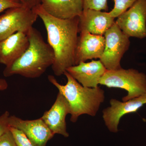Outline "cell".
Segmentation results:
<instances>
[{
    "label": "cell",
    "instance_id": "obj_1",
    "mask_svg": "<svg viewBox=\"0 0 146 146\" xmlns=\"http://www.w3.org/2000/svg\"><path fill=\"white\" fill-rule=\"evenodd\" d=\"M44 25L48 43L54 54L52 65L55 75L60 76L67 69L76 65V53L78 41L79 17L61 20L46 12L41 4L33 8Z\"/></svg>",
    "mask_w": 146,
    "mask_h": 146
},
{
    "label": "cell",
    "instance_id": "obj_2",
    "mask_svg": "<svg viewBox=\"0 0 146 146\" xmlns=\"http://www.w3.org/2000/svg\"><path fill=\"white\" fill-rule=\"evenodd\" d=\"M27 35L28 48L13 63L6 66L3 72L5 77L18 75L27 78H38L53 64L54 52L41 33L33 27Z\"/></svg>",
    "mask_w": 146,
    "mask_h": 146
},
{
    "label": "cell",
    "instance_id": "obj_3",
    "mask_svg": "<svg viewBox=\"0 0 146 146\" xmlns=\"http://www.w3.org/2000/svg\"><path fill=\"white\" fill-rule=\"evenodd\" d=\"M63 74L67 79L65 85L60 84L54 76L49 75L48 78L68 101L70 109L71 121L76 123L82 115L95 117L104 101V90L99 86L89 88L82 86L67 71Z\"/></svg>",
    "mask_w": 146,
    "mask_h": 146
},
{
    "label": "cell",
    "instance_id": "obj_4",
    "mask_svg": "<svg viewBox=\"0 0 146 146\" xmlns=\"http://www.w3.org/2000/svg\"><path fill=\"white\" fill-rule=\"evenodd\" d=\"M99 84L108 88L124 89L127 94L122 100L127 101L146 93V75L132 68L107 70L100 79Z\"/></svg>",
    "mask_w": 146,
    "mask_h": 146
},
{
    "label": "cell",
    "instance_id": "obj_5",
    "mask_svg": "<svg viewBox=\"0 0 146 146\" xmlns=\"http://www.w3.org/2000/svg\"><path fill=\"white\" fill-rule=\"evenodd\" d=\"M104 36V49L100 60L108 70L121 68V60L130 46L129 37L123 32L115 22L106 32Z\"/></svg>",
    "mask_w": 146,
    "mask_h": 146
},
{
    "label": "cell",
    "instance_id": "obj_6",
    "mask_svg": "<svg viewBox=\"0 0 146 146\" xmlns=\"http://www.w3.org/2000/svg\"><path fill=\"white\" fill-rule=\"evenodd\" d=\"M38 16L24 6L9 9L0 15V41L18 32L27 33Z\"/></svg>",
    "mask_w": 146,
    "mask_h": 146
},
{
    "label": "cell",
    "instance_id": "obj_7",
    "mask_svg": "<svg viewBox=\"0 0 146 146\" xmlns=\"http://www.w3.org/2000/svg\"><path fill=\"white\" fill-rule=\"evenodd\" d=\"M115 23L129 37H146V0H137L117 18Z\"/></svg>",
    "mask_w": 146,
    "mask_h": 146
},
{
    "label": "cell",
    "instance_id": "obj_8",
    "mask_svg": "<svg viewBox=\"0 0 146 146\" xmlns=\"http://www.w3.org/2000/svg\"><path fill=\"white\" fill-rule=\"evenodd\" d=\"M110 106L103 110L102 117L108 130L116 133L118 131V125L123 116L137 112L146 104V93L127 101L122 102L112 99L110 101Z\"/></svg>",
    "mask_w": 146,
    "mask_h": 146
},
{
    "label": "cell",
    "instance_id": "obj_9",
    "mask_svg": "<svg viewBox=\"0 0 146 146\" xmlns=\"http://www.w3.org/2000/svg\"><path fill=\"white\" fill-rule=\"evenodd\" d=\"M9 125L22 131L34 146H46L54 136L41 118L25 120L14 115L10 116Z\"/></svg>",
    "mask_w": 146,
    "mask_h": 146
},
{
    "label": "cell",
    "instance_id": "obj_10",
    "mask_svg": "<svg viewBox=\"0 0 146 146\" xmlns=\"http://www.w3.org/2000/svg\"><path fill=\"white\" fill-rule=\"evenodd\" d=\"M70 114V109L68 101L58 92L52 106L46 111L41 118L54 134H58L68 137L67 131L66 117Z\"/></svg>",
    "mask_w": 146,
    "mask_h": 146
},
{
    "label": "cell",
    "instance_id": "obj_11",
    "mask_svg": "<svg viewBox=\"0 0 146 146\" xmlns=\"http://www.w3.org/2000/svg\"><path fill=\"white\" fill-rule=\"evenodd\" d=\"M105 39L104 36L80 33L76 53V65L93 58H100L103 53Z\"/></svg>",
    "mask_w": 146,
    "mask_h": 146
},
{
    "label": "cell",
    "instance_id": "obj_12",
    "mask_svg": "<svg viewBox=\"0 0 146 146\" xmlns=\"http://www.w3.org/2000/svg\"><path fill=\"white\" fill-rule=\"evenodd\" d=\"M106 70L100 60H93L88 63L81 62L66 70L79 83L89 88L98 86L100 79Z\"/></svg>",
    "mask_w": 146,
    "mask_h": 146
},
{
    "label": "cell",
    "instance_id": "obj_13",
    "mask_svg": "<svg viewBox=\"0 0 146 146\" xmlns=\"http://www.w3.org/2000/svg\"><path fill=\"white\" fill-rule=\"evenodd\" d=\"M115 18L109 12L88 9L83 10L79 16V30L91 34L103 35L115 23Z\"/></svg>",
    "mask_w": 146,
    "mask_h": 146
},
{
    "label": "cell",
    "instance_id": "obj_14",
    "mask_svg": "<svg viewBox=\"0 0 146 146\" xmlns=\"http://www.w3.org/2000/svg\"><path fill=\"white\" fill-rule=\"evenodd\" d=\"M27 33L18 32L0 41V63L6 66L15 61L28 48Z\"/></svg>",
    "mask_w": 146,
    "mask_h": 146
},
{
    "label": "cell",
    "instance_id": "obj_15",
    "mask_svg": "<svg viewBox=\"0 0 146 146\" xmlns=\"http://www.w3.org/2000/svg\"><path fill=\"white\" fill-rule=\"evenodd\" d=\"M41 5L50 15L61 20L79 17L83 11L82 0H42Z\"/></svg>",
    "mask_w": 146,
    "mask_h": 146
},
{
    "label": "cell",
    "instance_id": "obj_16",
    "mask_svg": "<svg viewBox=\"0 0 146 146\" xmlns=\"http://www.w3.org/2000/svg\"><path fill=\"white\" fill-rule=\"evenodd\" d=\"M115 3L114 8L109 12L110 16L117 18L128 9L130 8L137 0H113Z\"/></svg>",
    "mask_w": 146,
    "mask_h": 146
},
{
    "label": "cell",
    "instance_id": "obj_17",
    "mask_svg": "<svg viewBox=\"0 0 146 146\" xmlns=\"http://www.w3.org/2000/svg\"><path fill=\"white\" fill-rule=\"evenodd\" d=\"M83 10L90 9L98 11L108 10V0H82Z\"/></svg>",
    "mask_w": 146,
    "mask_h": 146
},
{
    "label": "cell",
    "instance_id": "obj_18",
    "mask_svg": "<svg viewBox=\"0 0 146 146\" xmlns=\"http://www.w3.org/2000/svg\"><path fill=\"white\" fill-rule=\"evenodd\" d=\"M18 146H34L22 131L12 127H9Z\"/></svg>",
    "mask_w": 146,
    "mask_h": 146
},
{
    "label": "cell",
    "instance_id": "obj_19",
    "mask_svg": "<svg viewBox=\"0 0 146 146\" xmlns=\"http://www.w3.org/2000/svg\"><path fill=\"white\" fill-rule=\"evenodd\" d=\"M0 146H18L10 129L0 137Z\"/></svg>",
    "mask_w": 146,
    "mask_h": 146
},
{
    "label": "cell",
    "instance_id": "obj_20",
    "mask_svg": "<svg viewBox=\"0 0 146 146\" xmlns=\"http://www.w3.org/2000/svg\"><path fill=\"white\" fill-rule=\"evenodd\" d=\"M22 6L18 0H0V13L9 9Z\"/></svg>",
    "mask_w": 146,
    "mask_h": 146
},
{
    "label": "cell",
    "instance_id": "obj_21",
    "mask_svg": "<svg viewBox=\"0 0 146 146\" xmlns=\"http://www.w3.org/2000/svg\"><path fill=\"white\" fill-rule=\"evenodd\" d=\"M9 112L6 111L0 115V137L7 131L9 129V118L10 116Z\"/></svg>",
    "mask_w": 146,
    "mask_h": 146
},
{
    "label": "cell",
    "instance_id": "obj_22",
    "mask_svg": "<svg viewBox=\"0 0 146 146\" xmlns=\"http://www.w3.org/2000/svg\"><path fill=\"white\" fill-rule=\"evenodd\" d=\"M22 5L27 8L33 9L39 5L41 4L42 0H18Z\"/></svg>",
    "mask_w": 146,
    "mask_h": 146
},
{
    "label": "cell",
    "instance_id": "obj_23",
    "mask_svg": "<svg viewBox=\"0 0 146 146\" xmlns=\"http://www.w3.org/2000/svg\"><path fill=\"white\" fill-rule=\"evenodd\" d=\"M8 83L5 79L0 78V91H4L7 89Z\"/></svg>",
    "mask_w": 146,
    "mask_h": 146
}]
</instances>
